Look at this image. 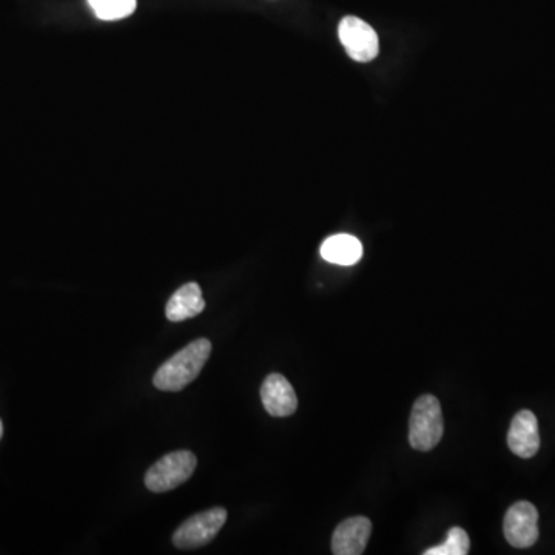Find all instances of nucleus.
I'll return each mask as SVG.
<instances>
[{"instance_id":"nucleus-1","label":"nucleus","mask_w":555,"mask_h":555,"mask_svg":"<svg viewBox=\"0 0 555 555\" xmlns=\"http://www.w3.org/2000/svg\"><path fill=\"white\" fill-rule=\"evenodd\" d=\"M212 354V343L199 338L189 346L179 350L170 360L165 361L153 377V384L159 391L178 392L198 378L202 367Z\"/></svg>"},{"instance_id":"nucleus-2","label":"nucleus","mask_w":555,"mask_h":555,"mask_svg":"<svg viewBox=\"0 0 555 555\" xmlns=\"http://www.w3.org/2000/svg\"><path fill=\"white\" fill-rule=\"evenodd\" d=\"M444 432L441 404L434 395H423L415 401L409 421V441L415 451L428 452L440 443Z\"/></svg>"},{"instance_id":"nucleus-3","label":"nucleus","mask_w":555,"mask_h":555,"mask_svg":"<svg viewBox=\"0 0 555 555\" xmlns=\"http://www.w3.org/2000/svg\"><path fill=\"white\" fill-rule=\"evenodd\" d=\"M198 466L196 455L190 451H176L164 455L145 474V486L156 494L173 491L192 477Z\"/></svg>"},{"instance_id":"nucleus-4","label":"nucleus","mask_w":555,"mask_h":555,"mask_svg":"<svg viewBox=\"0 0 555 555\" xmlns=\"http://www.w3.org/2000/svg\"><path fill=\"white\" fill-rule=\"evenodd\" d=\"M226 522L227 511L224 508L199 512L176 529L173 543L179 549H195L209 545Z\"/></svg>"},{"instance_id":"nucleus-5","label":"nucleus","mask_w":555,"mask_h":555,"mask_svg":"<svg viewBox=\"0 0 555 555\" xmlns=\"http://www.w3.org/2000/svg\"><path fill=\"white\" fill-rule=\"evenodd\" d=\"M338 37L350 59L355 62L374 61L380 53L377 31L357 16H346L338 27Z\"/></svg>"},{"instance_id":"nucleus-6","label":"nucleus","mask_w":555,"mask_h":555,"mask_svg":"<svg viewBox=\"0 0 555 555\" xmlns=\"http://www.w3.org/2000/svg\"><path fill=\"white\" fill-rule=\"evenodd\" d=\"M506 540L514 548H531L539 540V512L532 503L518 502L509 508L503 525Z\"/></svg>"},{"instance_id":"nucleus-7","label":"nucleus","mask_w":555,"mask_h":555,"mask_svg":"<svg viewBox=\"0 0 555 555\" xmlns=\"http://www.w3.org/2000/svg\"><path fill=\"white\" fill-rule=\"evenodd\" d=\"M372 534V523L366 517L347 518L337 526L332 535V552L335 555H360L366 549Z\"/></svg>"},{"instance_id":"nucleus-8","label":"nucleus","mask_w":555,"mask_h":555,"mask_svg":"<svg viewBox=\"0 0 555 555\" xmlns=\"http://www.w3.org/2000/svg\"><path fill=\"white\" fill-rule=\"evenodd\" d=\"M261 400L272 417H289L298 407L295 389L286 377L270 374L261 386Z\"/></svg>"},{"instance_id":"nucleus-9","label":"nucleus","mask_w":555,"mask_h":555,"mask_svg":"<svg viewBox=\"0 0 555 555\" xmlns=\"http://www.w3.org/2000/svg\"><path fill=\"white\" fill-rule=\"evenodd\" d=\"M508 446L520 458H532L539 452V421L531 411L515 415L509 429Z\"/></svg>"},{"instance_id":"nucleus-10","label":"nucleus","mask_w":555,"mask_h":555,"mask_svg":"<svg viewBox=\"0 0 555 555\" xmlns=\"http://www.w3.org/2000/svg\"><path fill=\"white\" fill-rule=\"evenodd\" d=\"M204 309H206V301L202 296L201 287L198 283H187L173 293L165 307V315L172 323H181L198 317Z\"/></svg>"},{"instance_id":"nucleus-11","label":"nucleus","mask_w":555,"mask_h":555,"mask_svg":"<svg viewBox=\"0 0 555 555\" xmlns=\"http://www.w3.org/2000/svg\"><path fill=\"white\" fill-rule=\"evenodd\" d=\"M320 253L327 263L354 266L363 256V244L355 236L340 233V235L329 236L321 244Z\"/></svg>"},{"instance_id":"nucleus-12","label":"nucleus","mask_w":555,"mask_h":555,"mask_svg":"<svg viewBox=\"0 0 555 555\" xmlns=\"http://www.w3.org/2000/svg\"><path fill=\"white\" fill-rule=\"evenodd\" d=\"M88 5L101 21L115 22L132 16L138 8V0H88Z\"/></svg>"},{"instance_id":"nucleus-13","label":"nucleus","mask_w":555,"mask_h":555,"mask_svg":"<svg viewBox=\"0 0 555 555\" xmlns=\"http://www.w3.org/2000/svg\"><path fill=\"white\" fill-rule=\"evenodd\" d=\"M471 548L468 532L463 528L449 529L448 539L443 545L424 551V555H466Z\"/></svg>"},{"instance_id":"nucleus-14","label":"nucleus","mask_w":555,"mask_h":555,"mask_svg":"<svg viewBox=\"0 0 555 555\" xmlns=\"http://www.w3.org/2000/svg\"><path fill=\"white\" fill-rule=\"evenodd\" d=\"M4 435V424H2V420H0V438Z\"/></svg>"}]
</instances>
